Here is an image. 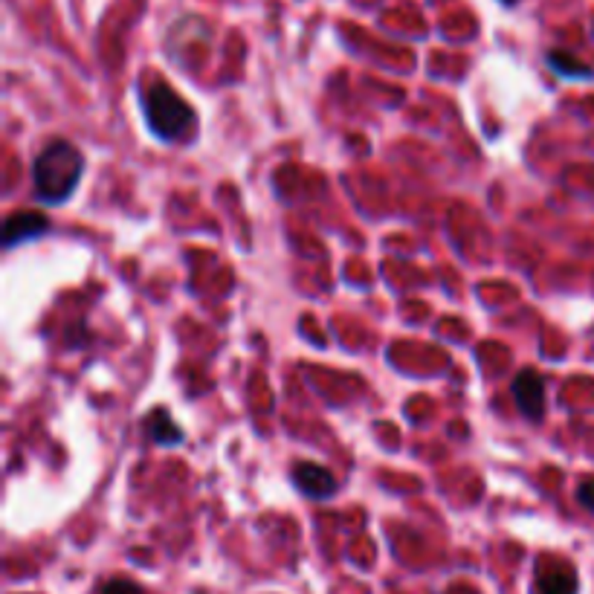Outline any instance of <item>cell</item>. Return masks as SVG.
<instances>
[{
	"label": "cell",
	"mask_w": 594,
	"mask_h": 594,
	"mask_svg": "<svg viewBox=\"0 0 594 594\" xmlns=\"http://www.w3.org/2000/svg\"><path fill=\"white\" fill-rule=\"evenodd\" d=\"M577 499H580V504L586 511H591L594 513V479H589V481H582L580 484V490H577Z\"/></svg>",
	"instance_id": "obj_10"
},
{
	"label": "cell",
	"mask_w": 594,
	"mask_h": 594,
	"mask_svg": "<svg viewBox=\"0 0 594 594\" xmlns=\"http://www.w3.org/2000/svg\"><path fill=\"white\" fill-rule=\"evenodd\" d=\"M513 400L527 421H543L545 415V380L534 368H522L513 377Z\"/></svg>",
	"instance_id": "obj_3"
},
{
	"label": "cell",
	"mask_w": 594,
	"mask_h": 594,
	"mask_svg": "<svg viewBox=\"0 0 594 594\" xmlns=\"http://www.w3.org/2000/svg\"><path fill=\"white\" fill-rule=\"evenodd\" d=\"M293 484L299 487L307 499H331L337 493V479L334 472L322 467V464H313V461H299V464L293 467Z\"/></svg>",
	"instance_id": "obj_5"
},
{
	"label": "cell",
	"mask_w": 594,
	"mask_h": 594,
	"mask_svg": "<svg viewBox=\"0 0 594 594\" xmlns=\"http://www.w3.org/2000/svg\"><path fill=\"white\" fill-rule=\"evenodd\" d=\"M548 67H551L557 75H563V79H591V70L582 64L580 59L568 56L563 50H551L548 52Z\"/></svg>",
	"instance_id": "obj_8"
},
{
	"label": "cell",
	"mask_w": 594,
	"mask_h": 594,
	"mask_svg": "<svg viewBox=\"0 0 594 594\" xmlns=\"http://www.w3.org/2000/svg\"><path fill=\"white\" fill-rule=\"evenodd\" d=\"M47 229H50L47 215H41V212H15L4 224V247L12 249L18 244H24V241L41 238L44 233H47Z\"/></svg>",
	"instance_id": "obj_6"
},
{
	"label": "cell",
	"mask_w": 594,
	"mask_h": 594,
	"mask_svg": "<svg viewBox=\"0 0 594 594\" xmlns=\"http://www.w3.org/2000/svg\"><path fill=\"white\" fill-rule=\"evenodd\" d=\"M577 571L563 559H554V563H539L531 594H577Z\"/></svg>",
	"instance_id": "obj_4"
},
{
	"label": "cell",
	"mask_w": 594,
	"mask_h": 594,
	"mask_svg": "<svg viewBox=\"0 0 594 594\" xmlns=\"http://www.w3.org/2000/svg\"><path fill=\"white\" fill-rule=\"evenodd\" d=\"M502 4H508V6H513V4H519V0H502Z\"/></svg>",
	"instance_id": "obj_11"
},
{
	"label": "cell",
	"mask_w": 594,
	"mask_h": 594,
	"mask_svg": "<svg viewBox=\"0 0 594 594\" xmlns=\"http://www.w3.org/2000/svg\"><path fill=\"white\" fill-rule=\"evenodd\" d=\"M84 174L82 151L67 139L47 142L36 162H32V183H36V197L44 206H59L75 192Z\"/></svg>",
	"instance_id": "obj_1"
},
{
	"label": "cell",
	"mask_w": 594,
	"mask_h": 594,
	"mask_svg": "<svg viewBox=\"0 0 594 594\" xmlns=\"http://www.w3.org/2000/svg\"><path fill=\"white\" fill-rule=\"evenodd\" d=\"M99 594H146L142 591L137 582H131V580H125V577H114V580H107V582H102V589H99Z\"/></svg>",
	"instance_id": "obj_9"
},
{
	"label": "cell",
	"mask_w": 594,
	"mask_h": 594,
	"mask_svg": "<svg viewBox=\"0 0 594 594\" xmlns=\"http://www.w3.org/2000/svg\"><path fill=\"white\" fill-rule=\"evenodd\" d=\"M142 116L154 137L166 142H183L194 134L197 114L186 99L166 82H154L139 93Z\"/></svg>",
	"instance_id": "obj_2"
},
{
	"label": "cell",
	"mask_w": 594,
	"mask_h": 594,
	"mask_svg": "<svg viewBox=\"0 0 594 594\" xmlns=\"http://www.w3.org/2000/svg\"><path fill=\"white\" fill-rule=\"evenodd\" d=\"M146 429H148L151 441H157V444H162V447H178V444L183 441L180 426L174 424V421H171V415H169V412H162V409L151 412V417L146 421Z\"/></svg>",
	"instance_id": "obj_7"
}]
</instances>
